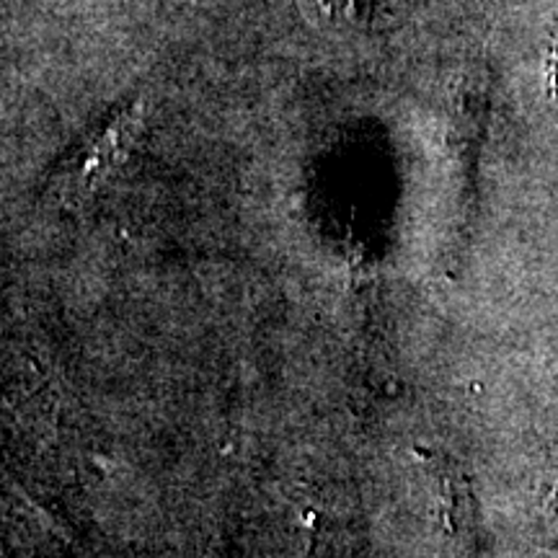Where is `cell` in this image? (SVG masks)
<instances>
[{
    "label": "cell",
    "instance_id": "cell-2",
    "mask_svg": "<svg viewBox=\"0 0 558 558\" xmlns=\"http://www.w3.org/2000/svg\"><path fill=\"white\" fill-rule=\"evenodd\" d=\"M311 24L329 32H354L373 21L375 0H295Z\"/></svg>",
    "mask_w": 558,
    "mask_h": 558
},
{
    "label": "cell",
    "instance_id": "cell-1",
    "mask_svg": "<svg viewBox=\"0 0 558 558\" xmlns=\"http://www.w3.org/2000/svg\"><path fill=\"white\" fill-rule=\"evenodd\" d=\"M140 128H143V104L135 101L117 111L62 160L47 184L50 197L73 205L94 194L128 160Z\"/></svg>",
    "mask_w": 558,
    "mask_h": 558
}]
</instances>
